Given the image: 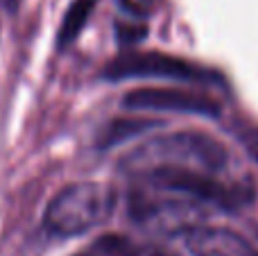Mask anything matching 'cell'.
<instances>
[{"mask_svg": "<svg viewBox=\"0 0 258 256\" xmlns=\"http://www.w3.org/2000/svg\"><path fill=\"white\" fill-rule=\"evenodd\" d=\"M116 209V190L100 181H80L61 188L43 213V227L59 238L82 236L104 225Z\"/></svg>", "mask_w": 258, "mask_h": 256, "instance_id": "cell-2", "label": "cell"}, {"mask_svg": "<svg viewBox=\"0 0 258 256\" xmlns=\"http://www.w3.org/2000/svg\"><path fill=\"white\" fill-rule=\"evenodd\" d=\"M75 256H143V252L138 245H134L125 236L107 234L100 236L98 240H93L89 247L82 249Z\"/></svg>", "mask_w": 258, "mask_h": 256, "instance_id": "cell-8", "label": "cell"}, {"mask_svg": "<svg viewBox=\"0 0 258 256\" xmlns=\"http://www.w3.org/2000/svg\"><path fill=\"white\" fill-rule=\"evenodd\" d=\"M18 5H21V0H0V7H3L5 12H9V14L16 12Z\"/></svg>", "mask_w": 258, "mask_h": 256, "instance_id": "cell-10", "label": "cell"}, {"mask_svg": "<svg viewBox=\"0 0 258 256\" xmlns=\"http://www.w3.org/2000/svg\"><path fill=\"white\" fill-rule=\"evenodd\" d=\"M227 148L213 136L202 132H172L132 150L120 161V168L136 177L154 168H192L218 175L227 168Z\"/></svg>", "mask_w": 258, "mask_h": 256, "instance_id": "cell-1", "label": "cell"}, {"mask_svg": "<svg viewBox=\"0 0 258 256\" xmlns=\"http://www.w3.org/2000/svg\"><path fill=\"white\" fill-rule=\"evenodd\" d=\"M163 122L161 120H147V118H116L111 120L98 136V148L107 150L113 148V145L122 143V141H129L134 136H138L141 132L154 130V127H161Z\"/></svg>", "mask_w": 258, "mask_h": 256, "instance_id": "cell-6", "label": "cell"}, {"mask_svg": "<svg viewBox=\"0 0 258 256\" xmlns=\"http://www.w3.org/2000/svg\"><path fill=\"white\" fill-rule=\"evenodd\" d=\"M122 107L129 111H177L192 116H220V102L206 93L183 89H136L125 95Z\"/></svg>", "mask_w": 258, "mask_h": 256, "instance_id": "cell-4", "label": "cell"}, {"mask_svg": "<svg viewBox=\"0 0 258 256\" xmlns=\"http://www.w3.org/2000/svg\"><path fill=\"white\" fill-rule=\"evenodd\" d=\"M93 7H95V0H77V3H73V7L63 16L61 27H59V36H57L59 48H66V45H71L77 39V34L84 30Z\"/></svg>", "mask_w": 258, "mask_h": 256, "instance_id": "cell-7", "label": "cell"}, {"mask_svg": "<svg viewBox=\"0 0 258 256\" xmlns=\"http://www.w3.org/2000/svg\"><path fill=\"white\" fill-rule=\"evenodd\" d=\"M181 238L192 256H258L254 245L224 227L190 225L181 231Z\"/></svg>", "mask_w": 258, "mask_h": 256, "instance_id": "cell-5", "label": "cell"}, {"mask_svg": "<svg viewBox=\"0 0 258 256\" xmlns=\"http://www.w3.org/2000/svg\"><path fill=\"white\" fill-rule=\"evenodd\" d=\"M116 32H118V41L120 43H138L147 34V27L141 25V23H136V25H132V23H118Z\"/></svg>", "mask_w": 258, "mask_h": 256, "instance_id": "cell-9", "label": "cell"}, {"mask_svg": "<svg viewBox=\"0 0 258 256\" xmlns=\"http://www.w3.org/2000/svg\"><path fill=\"white\" fill-rule=\"evenodd\" d=\"M102 77L109 82L141 80V77L179 80L190 82V84H220L222 82L218 73L165 52H125L104 66Z\"/></svg>", "mask_w": 258, "mask_h": 256, "instance_id": "cell-3", "label": "cell"}]
</instances>
